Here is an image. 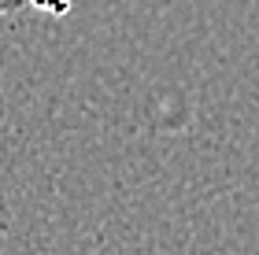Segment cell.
Here are the masks:
<instances>
[{
	"label": "cell",
	"instance_id": "6da1fadb",
	"mask_svg": "<svg viewBox=\"0 0 259 255\" xmlns=\"http://www.w3.org/2000/svg\"><path fill=\"white\" fill-rule=\"evenodd\" d=\"M78 0H26V8H33V11H45V15H67L70 8H74Z\"/></svg>",
	"mask_w": 259,
	"mask_h": 255
},
{
	"label": "cell",
	"instance_id": "7a4b0ae2",
	"mask_svg": "<svg viewBox=\"0 0 259 255\" xmlns=\"http://www.w3.org/2000/svg\"><path fill=\"white\" fill-rule=\"evenodd\" d=\"M26 8V0H0V19H11Z\"/></svg>",
	"mask_w": 259,
	"mask_h": 255
}]
</instances>
